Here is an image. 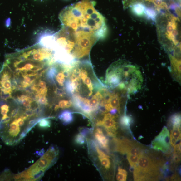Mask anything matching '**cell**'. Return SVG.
Here are the masks:
<instances>
[{
    "label": "cell",
    "instance_id": "cell-1",
    "mask_svg": "<svg viewBox=\"0 0 181 181\" xmlns=\"http://www.w3.org/2000/svg\"><path fill=\"white\" fill-rule=\"evenodd\" d=\"M92 0H81L67 6L59 15L61 29L54 34L56 47L76 59L89 55L94 45L106 36L105 18Z\"/></svg>",
    "mask_w": 181,
    "mask_h": 181
},
{
    "label": "cell",
    "instance_id": "cell-2",
    "mask_svg": "<svg viewBox=\"0 0 181 181\" xmlns=\"http://www.w3.org/2000/svg\"><path fill=\"white\" fill-rule=\"evenodd\" d=\"M118 76L120 84L117 87L126 90L128 94L136 93L141 89L143 78L137 66L129 62L120 61L110 66Z\"/></svg>",
    "mask_w": 181,
    "mask_h": 181
},
{
    "label": "cell",
    "instance_id": "cell-3",
    "mask_svg": "<svg viewBox=\"0 0 181 181\" xmlns=\"http://www.w3.org/2000/svg\"><path fill=\"white\" fill-rule=\"evenodd\" d=\"M164 166V161L153 158L151 154L144 151L133 170L134 180H158L162 175L160 168Z\"/></svg>",
    "mask_w": 181,
    "mask_h": 181
},
{
    "label": "cell",
    "instance_id": "cell-4",
    "mask_svg": "<svg viewBox=\"0 0 181 181\" xmlns=\"http://www.w3.org/2000/svg\"><path fill=\"white\" fill-rule=\"evenodd\" d=\"M114 141L116 144V150L124 154H130L139 157L144 151L141 145L127 139H114Z\"/></svg>",
    "mask_w": 181,
    "mask_h": 181
},
{
    "label": "cell",
    "instance_id": "cell-5",
    "mask_svg": "<svg viewBox=\"0 0 181 181\" xmlns=\"http://www.w3.org/2000/svg\"><path fill=\"white\" fill-rule=\"evenodd\" d=\"M169 132L166 126L152 142L151 147L157 151L165 153H170L172 149L169 139Z\"/></svg>",
    "mask_w": 181,
    "mask_h": 181
},
{
    "label": "cell",
    "instance_id": "cell-6",
    "mask_svg": "<svg viewBox=\"0 0 181 181\" xmlns=\"http://www.w3.org/2000/svg\"><path fill=\"white\" fill-rule=\"evenodd\" d=\"M58 154L55 148L51 147L35 164L40 169L45 171L55 162Z\"/></svg>",
    "mask_w": 181,
    "mask_h": 181
},
{
    "label": "cell",
    "instance_id": "cell-7",
    "mask_svg": "<svg viewBox=\"0 0 181 181\" xmlns=\"http://www.w3.org/2000/svg\"><path fill=\"white\" fill-rule=\"evenodd\" d=\"M115 115L110 113H107L104 116L102 121H99L97 123V126L103 127L108 135L114 137H115L118 129L117 123L115 120Z\"/></svg>",
    "mask_w": 181,
    "mask_h": 181
},
{
    "label": "cell",
    "instance_id": "cell-8",
    "mask_svg": "<svg viewBox=\"0 0 181 181\" xmlns=\"http://www.w3.org/2000/svg\"><path fill=\"white\" fill-rule=\"evenodd\" d=\"M171 64V72L175 80L180 83L181 61L179 59L170 55Z\"/></svg>",
    "mask_w": 181,
    "mask_h": 181
},
{
    "label": "cell",
    "instance_id": "cell-9",
    "mask_svg": "<svg viewBox=\"0 0 181 181\" xmlns=\"http://www.w3.org/2000/svg\"><path fill=\"white\" fill-rule=\"evenodd\" d=\"M106 111H110L115 109L120 112V98L117 94H111L107 102L105 105Z\"/></svg>",
    "mask_w": 181,
    "mask_h": 181
},
{
    "label": "cell",
    "instance_id": "cell-10",
    "mask_svg": "<svg viewBox=\"0 0 181 181\" xmlns=\"http://www.w3.org/2000/svg\"><path fill=\"white\" fill-rule=\"evenodd\" d=\"M94 144L98 154L99 160L101 166L106 169H110L111 165L110 157L102 151L98 147L97 144L95 143Z\"/></svg>",
    "mask_w": 181,
    "mask_h": 181
},
{
    "label": "cell",
    "instance_id": "cell-11",
    "mask_svg": "<svg viewBox=\"0 0 181 181\" xmlns=\"http://www.w3.org/2000/svg\"><path fill=\"white\" fill-rule=\"evenodd\" d=\"M95 137L101 148L109 151L108 140L104 135L101 129L98 128L96 129L95 133Z\"/></svg>",
    "mask_w": 181,
    "mask_h": 181
},
{
    "label": "cell",
    "instance_id": "cell-12",
    "mask_svg": "<svg viewBox=\"0 0 181 181\" xmlns=\"http://www.w3.org/2000/svg\"><path fill=\"white\" fill-rule=\"evenodd\" d=\"M170 135V141L171 146L175 145L181 141V125H173Z\"/></svg>",
    "mask_w": 181,
    "mask_h": 181
},
{
    "label": "cell",
    "instance_id": "cell-13",
    "mask_svg": "<svg viewBox=\"0 0 181 181\" xmlns=\"http://www.w3.org/2000/svg\"><path fill=\"white\" fill-rule=\"evenodd\" d=\"M146 7L144 4L141 2H135L130 6L132 12L135 15L138 17L144 16Z\"/></svg>",
    "mask_w": 181,
    "mask_h": 181
},
{
    "label": "cell",
    "instance_id": "cell-14",
    "mask_svg": "<svg viewBox=\"0 0 181 181\" xmlns=\"http://www.w3.org/2000/svg\"><path fill=\"white\" fill-rule=\"evenodd\" d=\"M60 119L65 125H68L73 121V116L72 113L69 110H65L62 112L58 116Z\"/></svg>",
    "mask_w": 181,
    "mask_h": 181
},
{
    "label": "cell",
    "instance_id": "cell-15",
    "mask_svg": "<svg viewBox=\"0 0 181 181\" xmlns=\"http://www.w3.org/2000/svg\"><path fill=\"white\" fill-rule=\"evenodd\" d=\"M157 16L156 10L151 7H146L144 12V16L147 19L153 21H155Z\"/></svg>",
    "mask_w": 181,
    "mask_h": 181
},
{
    "label": "cell",
    "instance_id": "cell-16",
    "mask_svg": "<svg viewBox=\"0 0 181 181\" xmlns=\"http://www.w3.org/2000/svg\"><path fill=\"white\" fill-rule=\"evenodd\" d=\"M132 119L129 116L124 115L122 116L120 119V123L124 128L129 129L132 124Z\"/></svg>",
    "mask_w": 181,
    "mask_h": 181
},
{
    "label": "cell",
    "instance_id": "cell-17",
    "mask_svg": "<svg viewBox=\"0 0 181 181\" xmlns=\"http://www.w3.org/2000/svg\"><path fill=\"white\" fill-rule=\"evenodd\" d=\"M127 155V157L130 166V170L132 171L138 164L139 157L130 154H128Z\"/></svg>",
    "mask_w": 181,
    "mask_h": 181
},
{
    "label": "cell",
    "instance_id": "cell-18",
    "mask_svg": "<svg viewBox=\"0 0 181 181\" xmlns=\"http://www.w3.org/2000/svg\"><path fill=\"white\" fill-rule=\"evenodd\" d=\"M169 124L170 125H181V115L179 114H175L170 118Z\"/></svg>",
    "mask_w": 181,
    "mask_h": 181
},
{
    "label": "cell",
    "instance_id": "cell-19",
    "mask_svg": "<svg viewBox=\"0 0 181 181\" xmlns=\"http://www.w3.org/2000/svg\"><path fill=\"white\" fill-rule=\"evenodd\" d=\"M118 172L116 175V179L118 181H125L127 176V172L125 169L119 167Z\"/></svg>",
    "mask_w": 181,
    "mask_h": 181
},
{
    "label": "cell",
    "instance_id": "cell-20",
    "mask_svg": "<svg viewBox=\"0 0 181 181\" xmlns=\"http://www.w3.org/2000/svg\"><path fill=\"white\" fill-rule=\"evenodd\" d=\"M38 125L42 129H46L51 126V122L50 120L48 118L42 119L38 122Z\"/></svg>",
    "mask_w": 181,
    "mask_h": 181
},
{
    "label": "cell",
    "instance_id": "cell-21",
    "mask_svg": "<svg viewBox=\"0 0 181 181\" xmlns=\"http://www.w3.org/2000/svg\"><path fill=\"white\" fill-rule=\"evenodd\" d=\"M57 73V69L56 67H52L48 71L47 73L48 78L52 81H54V78Z\"/></svg>",
    "mask_w": 181,
    "mask_h": 181
},
{
    "label": "cell",
    "instance_id": "cell-22",
    "mask_svg": "<svg viewBox=\"0 0 181 181\" xmlns=\"http://www.w3.org/2000/svg\"><path fill=\"white\" fill-rule=\"evenodd\" d=\"M85 136L82 133H80L77 135L75 138V142L79 145H82L85 143Z\"/></svg>",
    "mask_w": 181,
    "mask_h": 181
},
{
    "label": "cell",
    "instance_id": "cell-23",
    "mask_svg": "<svg viewBox=\"0 0 181 181\" xmlns=\"http://www.w3.org/2000/svg\"><path fill=\"white\" fill-rule=\"evenodd\" d=\"M66 76L64 72H61L59 73L57 75L56 78V80L60 85H63L65 81V77Z\"/></svg>",
    "mask_w": 181,
    "mask_h": 181
},
{
    "label": "cell",
    "instance_id": "cell-24",
    "mask_svg": "<svg viewBox=\"0 0 181 181\" xmlns=\"http://www.w3.org/2000/svg\"><path fill=\"white\" fill-rule=\"evenodd\" d=\"M72 103L71 101L63 100L59 103L58 105L59 109L68 108L70 107Z\"/></svg>",
    "mask_w": 181,
    "mask_h": 181
},
{
    "label": "cell",
    "instance_id": "cell-25",
    "mask_svg": "<svg viewBox=\"0 0 181 181\" xmlns=\"http://www.w3.org/2000/svg\"><path fill=\"white\" fill-rule=\"evenodd\" d=\"M79 76L80 78L82 80L87 77L88 72L85 69H81L79 70Z\"/></svg>",
    "mask_w": 181,
    "mask_h": 181
},
{
    "label": "cell",
    "instance_id": "cell-26",
    "mask_svg": "<svg viewBox=\"0 0 181 181\" xmlns=\"http://www.w3.org/2000/svg\"><path fill=\"white\" fill-rule=\"evenodd\" d=\"M39 104H42V105H47L48 103V100L46 97L42 96L37 101Z\"/></svg>",
    "mask_w": 181,
    "mask_h": 181
},
{
    "label": "cell",
    "instance_id": "cell-27",
    "mask_svg": "<svg viewBox=\"0 0 181 181\" xmlns=\"http://www.w3.org/2000/svg\"><path fill=\"white\" fill-rule=\"evenodd\" d=\"M38 85L40 88L43 89L47 88V84L46 83L42 80H40L39 81Z\"/></svg>",
    "mask_w": 181,
    "mask_h": 181
}]
</instances>
